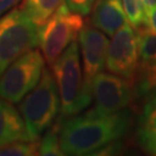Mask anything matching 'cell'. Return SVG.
<instances>
[{
  "label": "cell",
  "mask_w": 156,
  "mask_h": 156,
  "mask_svg": "<svg viewBox=\"0 0 156 156\" xmlns=\"http://www.w3.org/2000/svg\"><path fill=\"white\" fill-rule=\"evenodd\" d=\"M105 35L94 26H84L79 35L84 81L89 87H91L93 79L105 67L109 48V39Z\"/></svg>",
  "instance_id": "9"
},
{
  "label": "cell",
  "mask_w": 156,
  "mask_h": 156,
  "mask_svg": "<svg viewBox=\"0 0 156 156\" xmlns=\"http://www.w3.org/2000/svg\"><path fill=\"white\" fill-rule=\"evenodd\" d=\"M15 141H33L21 113L11 102L0 98V147Z\"/></svg>",
  "instance_id": "12"
},
{
  "label": "cell",
  "mask_w": 156,
  "mask_h": 156,
  "mask_svg": "<svg viewBox=\"0 0 156 156\" xmlns=\"http://www.w3.org/2000/svg\"><path fill=\"white\" fill-rule=\"evenodd\" d=\"M144 1V5H145L146 13L149 12L151 8L156 7V0H142Z\"/></svg>",
  "instance_id": "23"
},
{
  "label": "cell",
  "mask_w": 156,
  "mask_h": 156,
  "mask_svg": "<svg viewBox=\"0 0 156 156\" xmlns=\"http://www.w3.org/2000/svg\"><path fill=\"white\" fill-rule=\"evenodd\" d=\"M133 122L131 111L124 109L112 115L96 116L84 113L59 119L60 145L65 155H91L101 147L128 134Z\"/></svg>",
  "instance_id": "1"
},
{
  "label": "cell",
  "mask_w": 156,
  "mask_h": 156,
  "mask_svg": "<svg viewBox=\"0 0 156 156\" xmlns=\"http://www.w3.org/2000/svg\"><path fill=\"white\" fill-rule=\"evenodd\" d=\"M84 27L82 15L71 11L64 2L39 28V48L45 60L52 65L80 35Z\"/></svg>",
  "instance_id": "5"
},
{
  "label": "cell",
  "mask_w": 156,
  "mask_h": 156,
  "mask_svg": "<svg viewBox=\"0 0 156 156\" xmlns=\"http://www.w3.org/2000/svg\"><path fill=\"white\" fill-rule=\"evenodd\" d=\"M123 149V141L122 140H117V141H113L111 144H108V145L101 147L100 149L94 151L91 155H116V154H119Z\"/></svg>",
  "instance_id": "20"
},
{
  "label": "cell",
  "mask_w": 156,
  "mask_h": 156,
  "mask_svg": "<svg viewBox=\"0 0 156 156\" xmlns=\"http://www.w3.org/2000/svg\"><path fill=\"white\" fill-rule=\"evenodd\" d=\"M19 2L20 0H0V17Z\"/></svg>",
  "instance_id": "21"
},
{
  "label": "cell",
  "mask_w": 156,
  "mask_h": 156,
  "mask_svg": "<svg viewBox=\"0 0 156 156\" xmlns=\"http://www.w3.org/2000/svg\"><path fill=\"white\" fill-rule=\"evenodd\" d=\"M37 141H15L0 147V156H29L37 154Z\"/></svg>",
  "instance_id": "18"
},
{
  "label": "cell",
  "mask_w": 156,
  "mask_h": 156,
  "mask_svg": "<svg viewBox=\"0 0 156 156\" xmlns=\"http://www.w3.org/2000/svg\"><path fill=\"white\" fill-rule=\"evenodd\" d=\"M94 106L87 113L106 116L126 109L135 97L133 82L113 73H98L91 82Z\"/></svg>",
  "instance_id": "7"
},
{
  "label": "cell",
  "mask_w": 156,
  "mask_h": 156,
  "mask_svg": "<svg viewBox=\"0 0 156 156\" xmlns=\"http://www.w3.org/2000/svg\"><path fill=\"white\" fill-rule=\"evenodd\" d=\"M123 0H95L91 8L90 24L101 31L113 36L126 23Z\"/></svg>",
  "instance_id": "10"
},
{
  "label": "cell",
  "mask_w": 156,
  "mask_h": 156,
  "mask_svg": "<svg viewBox=\"0 0 156 156\" xmlns=\"http://www.w3.org/2000/svg\"><path fill=\"white\" fill-rule=\"evenodd\" d=\"M146 26L156 33V7L151 8L149 12H147V22H146Z\"/></svg>",
  "instance_id": "22"
},
{
  "label": "cell",
  "mask_w": 156,
  "mask_h": 156,
  "mask_svg": "<svg viewBox=\"0 0 156 156\" xmlns=\"http://www.w3.org/2000/svg\"><path fill=\"white\" fill-rule=\"evenodd\" d=\"M60 109L62 101L55 75L50 69L44 68L38 84L24 97L19 106L33 141H37L52 126Z\"/></svg>",
  "instance_id": "3"
},
{
  "label": "cell",
  "mask_w": 156,
  "mask_h": 156,
  "mask_svg": "<svg viewBox=\"0 0 156 156\" xmlns=\"http://www.w3.org/2000/svg\"><path fill=\"white\" fill-rule=\"evenodd\" d=\"M60 123L51 126L46 129L45 134L38 142L37 155L42 156H60L65 155L60 145V134H59Z\"/></svg>",
  "instance_id": "16"
},
{
  "label": "cell",
  "mask_w": 156,
  "mask_h": 156,
  "mask_svg": "<svg viewBox=\"0 0 156 156\" xmlns=\"http://www.w3.org/2000/svg\"><path fill=\"white\" fill-rule=\"evenodd\" d=\"M51 67L60 94L62 119L76 116L93 101L91 87L86 83L80 65L78 43L73 42Z\"/></svg>",
  "instance_id": "2"
},
{
  "label": "cell",
  "mask_w": 156,
  "mask_h": 156,
  "mask_svg": "<svg viewBox=\"0 0 156 156\" xmlns=\"http://www.w3.org/2000/svg\"><path fill=\"white\" fill-rule=\"evenodd\" d=\"M139 67L138 31L125 23L112 36L106 55L105 68L109 72L134 81Z\"/></svg>",
  "instance_id": "8"
},
{
  "label": "cell",
  "mask_w": 156,
  "mask_h": 156,
  "mask_svg": "<svg viewBox=\"0 0 156 156\" xmlns=\"http://www.w3.org/2000/svg\"><path fill=\"white\" fill-rule=\"evenodd\" d=\"M44 60L38 50H31L12 62L0 76V98L20 103L41 81Z\"/></svg>",
  "instance_id": "6"
},
{
  "label": "cell",
  "mask_w": 156,
  "mask_h": 156,
  "mask_svg": "<svg viewBox=\"0 0 156 156\" xmlns=\"http://www.w3.org/2000/svg\"><path fill=\"white\" fill-rule=\"evenodd\" d=\"M134 93L138 98H146L156 93V64L139 66L133 81Z\"/></svg>",
  "instance_id": "15"
},
{
  "label": "cell",
  "mask_w": 156,
  "mask_h": 156,
  "mask_svg": "<svg viewBox=\"0 0 156 156\" xmlns=\"http://www.w3.org/2000/svg\"><path fill=\"white\" fill-rule=\"evenodd\" d=\"M39 46V27L22 8L0 17V76L12 62Z\"/></svg>",
  "instance_id": "4"
},
{
  "label": "cell",
  "mask_w": 156,
  "mask_h": 156,
  "mask_svg": "<svg viewBox=\"0 0 156 156\" xmlns=\"http://www.w3.org/2000/svg\"><path fill=\"white\" fill-rule=\"evenodd\" d=\"M64 2L65 0H23L21 8L41 28Z\"/></svg>",
  "instance_id": "13"
},
{
  "label": "cell",
  "mask_w": 156,
  "mask_h": 156,
  "mask_svg": "<svg viewBox=\"0 0 156 156\" xmlns=\"http://www.w3.org/2000/svg\"><path fill=\"white\" fill-rule=\"evenodd\" d=\"M139 45V66L156 64V33L146 26L136 29Z\"/></svg>",
  "instance_id": "14"
},
{
  "label": "cell",
  "mask_w": 156,
  "mask_h": 156,
  "mask_svg": "<svg viewBox=\"0 0 156 156\" xmlns=\"http://www.w3.org/2000/svg\"><path fill=\"white\" fill-rule=\"evenodd\" d=\"M71 11L81 15H88L94 6L95 0H65Z\"/></svg>",
  "instance_id": "19"
},
{
  "label": "cell",
  "mask_w": 156,
  "mask_h": 156,
  "mask_svg": "<svg viewBox=\"0 0 156 156\" xmlns=\"http://www.w3.org/2000/svg\"><path fill=\"white\" fill-rule=\"evenodd\" d=\"M135 140L142 151L156 155V93L146 97L136 119Z\"/></svg>",
  "instance_id": "11"
},
{
  "label": "cell",
  "mask_w": 156,
  "mask_h": 156,
  "mask_svg": "<svg viewBox=\"0 0 156 156\" xmlns=\"http://www.w3.org/2000/svg\"><path fill=\"white\" fill-rule=\"evenodd\" d=\"M125 14L128 23L135 29L146 26L147 13L142 0H123Z\"/></svg>",
  "instance_id": "17"
}]
</instances>
